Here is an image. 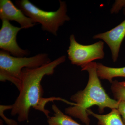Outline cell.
I'll list each match as a JSON object with an SVG mask.
<instances>
[{"mask_svg": "<svg viewBox=\"0 0 125 125\" xmlns=\"http://www.w3.org/2000/svg\"><path fill=\"white\" fill-rule=\"evenodd\" d=\"M120 84L122 85V86H124L125 87V81H123V82H119Z\"/></svg>", "mask_w": 125, "mask_h": 125, "instance_id": "cell-17", "label": "cell"}, {"mask_svg": "<svg viewBox=\"0 0 125 125\" xmlns=\"http://www.w3.org/2000/svg\"><path fill=\"white\" fill-rule=\"evenodd\" d=\"M0 125H4V124H3L2 121L1 120H0Z\"/></svg>", "mask_w": 125, "mask_h": 125, "instance_id": "cell-18", "label": "cell"}, {"mask_svg": "<svg viewBox=\"0 0 125 125\" xmlns=\"http://www.w3.org/2000/svg\"><path fill=\"white\" fill-rule=\"evenodd\" d=\"M125 15V8L123 9ZM125 36V19L122 22L109 31L96 34L94 39L103 40L109 47L113 62H116L119 56L122 43Z\"/></svg>", "mask_w": 125, "mask_h": 125, "instance_id": "cell-7", "label": "cell"}, {"mask_svg": "<svg viewBox=\"0 0 125 125\" xmlns=\"http://www.w3.org/2000/svg\"><path fill=\"white\" fill-rule=\"evenodd\" d=\"M52 109L54 112V115L48 118V125H83L64 114L55 104L52 105Z\"/></svg>", "mask_w": 125, "mask_h": 125, "instance_id": "cell-11", "label": "cell"}, {"mask_svg": "<svg viewBox=\"0 0 125 125\" xmlns=\"http://www.w3.org/2000/svg\"><path fill=\"white\" fill-rule=\"evenodd\" d=\"M51 62L48 55L45 53L30 57H16L1 50L0 51V80L10 81L19 90L23 69L38 68Z\"/></svg>", "mask_w": 125, "mask_h": 125, "instance_id": "cell-3", "label": "cell"}, {"mask_svg": "<svg viewBox=\"0 0 125 125\" xmlns=\"http://www.w3.org/2000/svg\"><path fill=\"white\" fill-rule=\"evenodd\" d=\"M11 125H19L16 121L14 120L13 122L12 123Z\"/></svg>", "mask_w": 125, "mask_h": 125, "instance_id": "cell-16", "label": "cell"}, {"mask_svg": "<svg viewBox=\"0 0 125 125\" xmlns=\"http://www.w3.org/2000/svg\"><path fill=\"white\" fill-rule=\"evenodd\" d=\"M70 41L67 52L72 64L82 67L93 61L104 58V42L101 40L92 45H81L76 41L74 35L71 34Z\"/></svg>", "mask_w": 125, "mask_h": 125, "instance_id": "cell-5", "label": "cell"}, {"mask_svg": "<svg viewBox=\"0 0 125 125\" xmlns=\"http://www.w3.org/2000/svg\"><path fill=\"white\" fill-rule=\"evenodd\" d=\"M11 24L9 21L2 20L0 30V48L16 57H24L29 55V52L21 48L16 41L19 31L23 29Z\"/></svg>", "mask_w": 125, "mask_h": 125, "instance_id": "cell-6", "label": "cell"}, {"mask_svg": "<svg viewBox=\"0 0 125 125\" xmlns=\"http://www.w3.org/2000/svg\"><path fill=\"white\" fill-rule=\"evenodd\" d=\"M12 105H2L0 106V115L1 118L5 121V123L8 125H11L13 122L14 120L10 119L7 118L4 114V112L5 111L9 109H12Z\"/></svg>", "mask_w": 125, "mask_h": 125, "instance_id": "cell-14", "label": "cell"}, {"mask_svg": "<svg viewBox=\"0 0 125 125\" xmlns=\"http://www.w3.org/2000/svg\"><path fill=\"white\" fill-rule=\"evenodd\" d=\"M0 18L1 20L15 21L23 29L32 28L36 24L31 18L26 16L10 0H0Z\"/></svg>", "mask_w": 125, "mask_h": 125, "instance_id": "cell-8", "label": "cell"}, {"mask_svg": "<svg viewBox=\"0 0 125 125\" xmlns=\"http://www.w3.org/2000/svg\"><path fill=\"white\" fill-rule=\"evenodd\" d=\"M87 112L97 119L98 125H125L117 109H112L109 113L104 115L96 114L89 109Z\"/></svg>", "mask_w": 125, "mask_h": 125, "instance_id": "cell-9", "label": "cell"}, {"mask_svg": "<svg viewBox=\"0 0 125 125\" xmlns=\"http://www.w3.org/2000/svg\"><path fill=\"white\" fill-rule=\"evenodd\" d=\"M117 109L121 116L122 121L125 125V101H119Z\"/></svg>", "mask_w": 125, "mask_h": 125, "instance_id": "cell-15", "label": "cell"}, {"mask_svg": "<svg viewBox=\"0 0 125 125\" xmlns=\"http://www.w3.org/2000/svg\"><path fill=\"white\" fill-rule=\"evenodd\" d=\"M125 8V0H116L110 10L111 14H117L122 8Z\"/></svg>", "mask_w": 125, "mask_h": 125, "instance_id": "cell-13", "label": "cell"}, {"mask_svg": "<svg viewBox=\"0 0 125 125\" xmlns=\"http://www.w3.org/2000/svg\"><path fill=\"white\" fill-rule=\"evenodd\" d=\"M60 6L57 10L48 11L39 9L28 0H18L16 5L26 16L31 18L35 23L42 25V28L55 36L57 35L60 27L66 21L70 20L67 15V7L64 1L59 0Z\"/></svg>", "mask_w": 125, "mask_h": 125, "instance_id": "cell-4", "label": "cell"}, {"mask_svg": "<svg viewBox=\"0 0 125 125\" xmlns=\"http://www.w3.org/2000/svg\"><path fill=\"white\" fill-rule=\"evenodd\" d=\"M97 71L99 78L103 80H106L110 83L113 82V79L115 77H125V67L114 68L109 67L102 63H97Z\"/></svg>", "mask_w": 125, "mask_h": 125, "instance_id": "cell-10", "label": "cell"}, {"mask_svg": "<svg viewBox=\"0 0 125 125\" xmlns=\"http://www.w3.org/2000/svg\"><path fill=\"white\" fill-rule=\"evenodd\" d=\"M97 63L91 62L81 67V71L89 73L87 86L71 97L70 99L75 105L65 109L66 114L78 118L86 125H89L90 120L87 110L93 106L98 107L99 111L103 113L106 108L117 109L119 101L113 99L103 88L97 71Z\"/></svg>", "mask_w": 125, "mask_h": 125, "instance_id": "cell-2", "label": "cell"}, {"mask_svg": "<svg viewBox=\"0 0 125 125\" xmlns=\"http://www.w3.org/2000/svg\"><path fill=\"white\" fill-rule=\"evenodd\" d=\"M66 59L65 56H62L38 68L23 69L19 94L12 105L11 112V115L18 116L19 122L28 121L31 108L42 112L49 118L50 112L45 108L49 102L61 101L72 106L74 105V103L60 97H43V90L41 84L43 78L46 75L53 74L56 67L64 62Z\"/></svg>", "mask_w": 125, "mask_h": 125, "instance_id": "cell-1", "label": "cell"}, {"mask_svg": "<svg viewBox=\"0 0 125 125\" xmlns=\"http://www.w3.org/2000/svg\"><path fill=\"white\" fill-rule=\"evenodd\" d=\"M111 90L114 99L118 101H125V87L122 86L117 80L113 81Z\"/></svg>", "mask_w": 125, "mask_h": 125, "instance_id": "cell-12", "label": "cell"}]
</instances>
